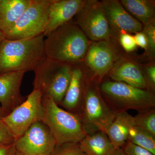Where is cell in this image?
<instances>
[{
  "label": "cell",
  "instance_id": "obj_1",
  "mask_svg": "<svg viewBox=\"0 0 155 155\" xmlns=\"http://www.w3.org/2000/svg\"><path fill=\"white\" fill-rule=\"evenodd\" d=\"M90 43L72 20L58 27L44 40L45 57L59 63H82Z\"/></svg>",
  "mask_w": 155,
  "mask_h": 155
},
{
  "label": "cell",
  "instance_id": "obj_2",
  "mask_svg": "<svg viewBox=\"0 0 155 155\" xmlns=\"http://www.w3.org/2000/svg\"><path fill=\"white\" fill-rule=\"evenodd\" d=\"M45 36L9 40L0 44V74L12 72L33 71L45 57Z\"/></svg>",
  "mask_w": 155,
  "mask_h": 155
},
{
  "label": "cell",
  "instance_id": "obj_3",
  "mask_svg": "<svg viewBox=\"0 0 155 155\" xmlns=\"http://www.w3.org/2000/svg\"><path fill=\"white\" fill-rule=\"evenodd\" d=\"M41 121L49 128L57 145L79 143L87 135L79 115L61 108L51 98L42 97Z\"/></svg>",
  "mask_w": 155,
  "mask_h": 155
},
{
  "label": "cell",
  "instance_id": "obj_4",
  "mask_svg": "<svg viewBox=\"0 0 155 155\" xmlns=\"http://www.w3.org/2000/svg\"><path fill=\"white\" fill-rule=\"evenodd\" d=\"M100 84L98 87L102 97L116 113L129 110L140 112L155 107V96L151 91L114 81Z\"/></svg>",
  "mask_w": 155,
  "mask_h": 155
},
{
  "label": "cell",
  "instance_id": "obj_5",
  "mask_svg": "<svg viewBox=\"0 0 155 155\" xmlns=\"http://www.w3.org/2000/svg\"><path fill=\"white\" fill-rule=\"evenodd\" d=\"M72 65L54 62L45 57L34 69V89L39 91L42 97L51 98L60 106L70 84Z\"/></svg>",
  "mask_w": 155,
  "mask_h": 155
},
{
  "label": "cell",
  "instance_id": "obj_6",
  "mask_svg": "<svg viewBox=\"0 0 155 155\" xmlns=\"http://www.w3.org/2000/svg\"><path fill=\"white\" fill-rule=\"evenodd\" d=\"M97 84L89 79L78 114L87 134L104 132L117 113L103 99Z\"/></svg>",
  "mask_w": 155,
  "mask_h": 155
},
{
  "label": "cell",
  "instance_id": "obj_7",
  "mask_svg": "<svg viewBox=\"0 0 155 155\" xmlns=\"http://www.w3.org/2000/svg\"><path fill=\"white\" fill-rule=\"evenodd\" d=\"M52 1L32 0L17 21L2 31L4 38L17 40L44 34L47 25L49 9Z\"/></svg>",
  "mask_w": 155,
  "mask_h": 155
},
{
  "label": "cell",
  "instance_id": "obj_8",
  "mask_svg": "<svg viewBox=\"0 0 155 155\" xmlns=\"http://www.w3.org/2000/svg\"><path fill=\"white\" fill-rule=\"evenodd\" d=\"M43 115L42 95L39 91L33 89L22 104L1 119L16 140L34 123L41 121Z\"/></svg>",
  "mask_w": 155,
  "mask_h": 155
},
{
  "label": "cell",
  "instance_id": "obj_9",
  "mask_svg": "<svg viewBox=\"0 0 155 155\" xmlns=\"http://www.w3.org/2000/svg\"><path fill=\"white\" fill-rule=\"evenodd\" d=\"M73 21L84 34L94 41H111L114 37L101 2L87 0Z\"/></svg>",
  "mask_w": 155,
  "mask_h": 155
},
{
  "label": "cell",
  "instance_id": "obj_10",
  "mask_svg": "<svg viewBox=\"0 0 155 155\" xmlns=\"http://www.w3.org/2000/svg\"><path fill=\"white\" fill-rule=\"evenodd\" d=\"M14 144L17 151L25 155H50L57 145L49 128L41 121L34 123Z\"/></svg>",
  "mask_w": 155,
  "mask_h": 155
},
{
  "label": "cell",
  "instance_id": "obj_11",
  "mask_svg": "<svg viewBox=\"0 0 155 155\" xmlns=\"http://www.w3.org/2000/svg\"><path fill=\"white\" fill-rule=\"evenodd\" d=\"M111 41H95L90 43L84 63L93 74L90 79L99 84L112 69L119 57Z\"/></svg>",
  "mask_w": 155,
  "mask_h": 155
},
{
  "label": "cell",
  "instance_id": "obj_12",
  "mask_svg": "<svg viewBox=\"0 0 155 155\" xmlns=\"http://www.w3.org/2000/svg\"><path fill=\"white\" fill-rule=\"evenodd\" d=\"M114 37L118 38L122 33H136L142 30L143 25L137 21L117 0L101 1Z\"/></svg>",
  "mask_w": 155,
  "mask_h": 155
},
{
  "label": "cell",
  "instance_id": "obj_13",
  "mask_svg": "<svg viewBox=\"0 0 155 155\" xmlns=\"http://www.w3.org/2000/svg\"><path fill=\"white\" fill-rule=\"evenodd\" d=\"M84 62L72 65V76L69 87L60 106L66 110L78 114L87 84L90 75Z\"/></svg>",
  "mask_w": 155,
  "mask_h": 155
},
{
  "label": "cell",
  "instance_id": "obj_14",
  "mask_svg": "<svg viewBox=\"0 0 155 155\" xmlns=\"http://www.w3.org/2000/svg\"><path fill=\"white\" fill-rule=\"evenodd\" d=\"M25 73L19 71L0 74V104L8 114L26 99L20 92Z\"/></svg>",
  "mask_w": 155,
  "mask_h": 155
},
{
  "label": "cell",
  "instance_id": "obj_15",
  "mask_svg": "<svg viewBox=\"0 0 155 155\" xmlns=\"http://www.w3.org/2000/svg\"><path fill=\"white\" fill-rule=\"evenodd\" d=\"M87 0H53L50 5L48 23L44 35L47 36L61 25L72 21Z\"/></svg>",
  "mask_w": 155,
  "mask_h": 155
},
{
  "label": "cell",
  "instance_id": "obj_16",
  "mask_svg": "<svg viewBox=\"0 0 155 155\" xmlns=\"http://www.w3.org/2000/svg\"><path fill=\"white\" fill-rule=\"evenodd\" d=\"M108 73L114 81L150 90L143 76L142 67L134 60L120 58Z\"/></svg>",
  "mask_w": 155,
  "mask_h": 155
},
{
  "label": "cell",
  "instance_id": "obj_17",
  "mask_svg": "<svg viewBox=\"0 0 155 155\" xmlns=\"http://www.w3.org/2000/svg\"><path fill=\"white\" fill-rule=\"evenodd\" d=\"M135 126L134 116L127 111L117 112L114 121L106 128L107 135L115 149L122 148L128 141L130 129Z\"/></svg>",
  "mask_w": 155,
  "mask_h": 155
},
{
  "label": "cell",
  "instance_id": "obj_18",
  "mask_svg": "<svg viewBox=\"0 0 155 155\" xmlns=\"http://www.w3.org/2000/svg\"><path fill=\"white\" fill-rule=\"evenodd\" d=\"M79 144L86 155H113L115 150L107 135L102 131L87 134Z\"/></svg>",
  "mask_w": 155,
  "mask_h": 155
},
{
  "label": "cell",
  "instance_id": "obj_19",
  "mask_svg": "<svg viewBox=\"0 0 155 155\" xmlns=\"http://www.w3.org/2000/svg\"><path fill=\"white\" fill-rule=\"evenodd\" d=\"M32 0H0V30L3 31L16 22Z\"/></svg>",
  "mask_w": 155,
  "mask_h": 155
},
{
  "label": "cell",
  "instance_id": "obj_20",
  "mask_svg": "<svg viewBox=\"0 0 155 155\" xmlns=\"http://www.w3.org/2000/svg\"><path fill=\"white\" fill-rule=\"evenodd\" d=\"M123 7L143 25L155 20V2L153 0H121Z\"/></svg>",
  "mask_w": 155,
  "mask_h": 155
},
{
  "label": "cell",
  "instance_id": "obj_21",
  "mask_svg": "<svg viewBox=\"0 0 155 155\" xmlns=\"http://www.w3.org/2000/svg\"><path fill=\"white\" fill-rule=\"evenodd\" d=\"M128 140L155 155V136L147 130L134 126L129 131Z\"/></svg>",
  "mask_w": 155,
  "mask_h": 155
},
{
  "label": "cell",
  "instance_id": "obj_22",
  "mask_svg": "<svg viewBox=\"0 0 155 155\" xmlns=\"http://www.w3.org/2000/svg\"><path fill=\"white\" fill-rule=\"evenodd\" d=\"M135 126L147 130L155 136V110L154 108L140 111L134 116Z\"/></svg>",
  "mask_w": 155,
  "mask_h": 155
},
{
  "label": "cell",
  "instance_id": "obj_23",
  "mask_svg": "<svg viewBox=\"0 0 155 155\" xmlns=\"http://www.w3.org/2000/svg\"><path fill=\"white\" fill-rule=\"evenodd\" d=\"M50 155H86L81 148L79 143L57 145Z\"/></svg>",
  "mask_w": 155,
  "mask_h": 155
},
{
  "label": "cell",
  "instance_id": "obj_24",
  "mask_svg": "<svg viewBox=\"0 0 155 155\" xmlns=\"http://www.w3.org/2000/svg\"><path fill=\"white\" fill-rule=\"evenodd\" d=\"M142 31L146 37L148 42L147 54L153 58H154L155 54V20L153 22L143 25Z\"/></svg>",
  "mask_w": 155,
  "mask_h": 155
},
{
  "label": "cell",
  "instance_id": "obj_25",
  "mask_svg": "<svg viewBox=\"0 0 155 155\" xmlns=\"http://www.w3.org/2000/svg\"><path fill=\"white\" fill-rule=\"evenodd\" d=\"M143 73L150 91L154 92L155 89V66L154 63L147 64L142 67Z\"/></svg>",
  "mask_w": 155,
  "mask_h": 155
},
{
  "label": "cell",
  "instance_id": "obj_26",
  "mask_svg": "<svg viewBox=\"0 0 155 155\" xmlns=\"http://www.w3.org/2000/svg\"><path fill=\"white\" fill-rule=\"evenodd\" d=\"M120 44L127 52L135 51L137 48L134 36L128 33H122L118 37Z\"/></svg>",
  "mask_w": 155,
  "mask_h": 155
},
{
  "label": "cell",
  "instance_id": "obj_27",
  "mask_svg": "<svg viewBox=\"0 0 155 155\" xmlns=\"http://www.w3.org/2000/svg\"><path fill=\"white\" fill-rule=\"evenodd\" d=\"M127 155H155L149 151L127 141L122 148Z\"/></svg>",
  "mask_w": 155,
  "mask_h": 155
},
{
  "label": "cell",
  "instance_id": "obj_28",
  "mask_svg": "<svg viewBox=\"0 0 155 155\" xmlns=\"http://www.w3.org/2000/svg\"><path fill=\"white\" fill-rule=\"evenodd\" d=\"M15 139L4 122L0 119V143H11Z\"/></svg>",
  "mask_w": 155,
  "mask_h": 155
},
{
  "label": "cell",
  "instance_id": "obj_29",
  "mask_svg": "<svg viewBox=\"0 0 155 155\" xmlns=\"http://www.w3.org/2000/svg\"><path fill=\"white\" fill-rule=\"evenodd\" d=\"M16 152L14 142L0 143V155H15Z\"/></svg>",
  "mask_w": 155,
  "mask_h": 155
},
{
  "label": "cell",
  "instance_id": "obj_30",
  "mask_svg": "<svg viewBox=\"0 0 155 155\" xmlns=\"http://www.w3.org/2000/svg\"><path fill=\"white\" fill-rule=\"evenodd\" d=\"M134 36L137 46L140 47L142 48L145 50L147 53V52L148 42L144 34L141 31L135 33Z\"/></svg>",
  "mask_w": 155,
  "mask_h": 155
},
{
  "label": "cell",
  "instance_id": "obj_31",
  "mask_svg": "<svg viewBox=\"0 0 155 155\" xmlns=\"http://www.w3.org/2000/svg\"><path fill=\"white\" fill-rule=\"evenodd\" d=\"M113 155H127L124 152L122 148L116 149Z\"/></svg>",
  "mask_w": 155,
  "mask_h": 155
},
{
  "label": "cell",
  "instance_id": "obj_32",
  "mask_svg": "<svg viewBox=\"0 0 155 155\" xmlns=\"http://www.w3.org/2000/svg\"><path fill=\"white\" fill-rule=\"evenodd\" d=\"M8 114V113L0 106V119H2L3 117H5Z\"/></svg>",
  "mask_w": 155,
  "mask_h": 155
},
{
  "label": "cell",
  "instance_id": "obj_33",
  "mask_svg": "<svg viewBox=\"0 0 155 155\" xmlns=\"http://www.w3.org/2000/svg\"><path fill=\"white\" fill-rule=\"evenodd\" d=\"M4 39V35H3L2 32V31L0 30V44Z\"/></svg>",
  "mask_w": 155,
  "mask_h": 155
},
{
  "label": "cell",
  "instance_id": "obj_34",
  "mask_svg": "<svg viewBox=\"0 0 155 155\" xmlns=\"http://www.w3.org/2000/svg\"><path fill=\"white\" fill-rule=\"evenodd\" d=\"M15 155H25L23 154L22 153L19 152L17 151L16 152V153H15Z\"/></svg>",
  "mask_w": 155,
  "mask_h": 155
}]
</instances>
